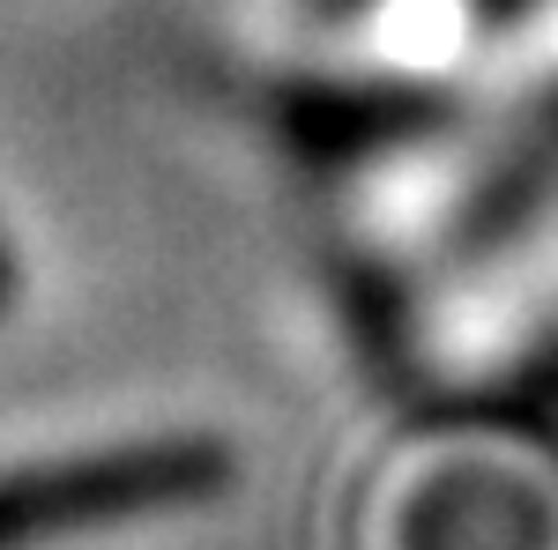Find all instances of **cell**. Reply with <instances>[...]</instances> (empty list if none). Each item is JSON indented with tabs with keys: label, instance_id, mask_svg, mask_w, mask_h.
Returning a JSON list of instances; mask_svg holds the SVG:
<instances>
[{
	"label": "cell",
	"instance_id": "6da1fadb",
	"mask_svg": "<svg viewBox=\"0 0 558 550\" xmlns=\"http://www.w3.org/2000/svg\"><path fill=\"white\" fill-rule=\"evenodd\" d=\"M231 484V447L216 439H142L105 454H68L38 468H0V550H31L68 528L134 513L202 506Z\"/></svg>",
	"mask_w": 558,
	"mask_h": 550
},
{
	"label": "cell",
	"instance_id": "7a4b0ae2",
	"mask_svg": "<svg viewBox=\"0 0 558 550\" xmlns=\"http://www.w3.org/2000/svg\"><path fill=\"white\" fill-rule=\"evenodd\" d=\"M0 305H8V260H0Z\"/></svg>",
	"mask_w": 558,
	"mask_h": 550
}]
</instances>
